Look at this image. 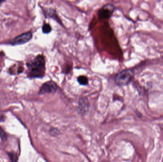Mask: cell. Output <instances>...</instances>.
Listing matches in <instances>:
<instances>
[{
  "label": "cell",
  "mask_w": 163,
  "mask_h": 162,
  "mask_svg": "<svg viewBox=\"0 0 163 162\" xmlns=\"http://www.w3.org/2000/svg\"><path fill=\"white\" fill-rule=\"evenodd\" d=\"M45 59L41 55L36 56L35 59L28 64L29 77H41L45 72Z\"/></svg>",
  "instance_id": "obj_1"
},
{
  "label": "cell",
  "mask_w": 163,
  "mask_h": 162,
  "mask_svg": "<svg viewBox=\"0 0 163 162\" xmlns=\"http://www.w3.org/2000/svg\"><path fill=\"white\" fill-rule=\"evenodd\" d=\"M134 76L135 73L133 70L131 69L125 70L118 73L116 75L115 81L119 86H126L132 81Z\"/></svg>",
  "instance_id": "obj_2"
},
{
  "label": "cell",
  "mask_w": 163,
  "mask_h": 162,
  "mask_svg": "<svg viewBox=\"0 0 163 162\" xmlns=\"http://www.w3.org/2000/svg\"><path fill=\"white\" fill-rule=\"evenodd\" d=\"M115 7L114 5L111 4H107L103 6L99 10L98 15L99 18L102 20L108 19L112 16Z\"/></svg>",
  "instance_id": "obj_3"
},
{
  "label": "cell",
  "mask_w": 163,
  "mask_h": 162,
  "mask_svg": "<svg viewBox=\"0 0 163 162\" xmlns=\"http://www.w3.org/2000/svg\"><path fill=\"white\" fill-rule=\"evenodd\" d=\"M32 37V33L31 32H25L22 34L18 36L17 37H15V38L12 39L11 42V44L14 46L22 45L29 42Z\"/></svg>",
  "instance_id": "obj_4"
},
{
  "label": "cell",
  "mask_w": 163,
  "mask_h": 162,
  "mask_svg": "<svg viewBox=\"0 0 163 162\" xmlns=\"http://www.w3.org/2000/svg\"><path fill=\"white\" fill-rule=\"evenodd\" d=\"M57 89V85L53 81H48L43 84L40 90V94L46 93H53Z\"/></svg>",
  "instance_id": "obj_5"
},
{
  "label": "cell",
  "mask_w": 163,
  "mask_h": 162,
  "mask_svg": "<svg viewBox=\"0 0 163 162\" xmlns=\"http://www.w3.org/2000/svg\"><path fill=\"white\" fill-rule=\"evenodd\" d=\"M45 14L46 15L47 17H48L52 19L54 21H56L57 23H58V24H59L61 26L63 25L62 21L61 20L59 17L58 16L57 13L54 9H47V11H45Z\"/></svg>",
  "instance_id": "obj_6"
},
{
  "label": "cell",
  "mask_w": 163,
  "mask_h": 162,
  "mask_svg": "<svg viewBox=\"0 0 163 162\" xmlns=\"http://www.w3.org/2000/svg\"><path fill=\"white\" fill-rule=\"evenodd\" d=\"M88 102L87 101H85V100H82L79 102V108L81 111L83 113H85L87 110L88 109Z\"/></svg>",
  "instance_id": "obj_7"
},
{
  "label": "cell",
  "mask_w": 163,
  "mask_h": 162,
  "mask_svg": "<svg viewBox=\"0 0 163 162\" xmlns=\"http://www.w3.org/2000/svg\"><path fill=\"white\" fill-rule=\"evenodd\" d=\"M42 32L44 34H49L52 32V27L48 24H45L42 26Z\"/></svg>",
  "instance_id": "obj_8"
},
{
  "label": "cell",
  "mask_w": 163,
  "mask_h": 162,
  "mask_svg": "<svg viewBox=\"0 0 163 162\" xmlns=\"http://www.w3.org/2000/svg\"><path fill=\"white\" fill-rule=\"evenodd\" d=\"M78 81L79 83L82 85H87L88 83V79L85 76H80L78 78Z\"/></svg>",
  "instance_id": "obj_9"
},
{
  "label": "cell",
  "mask_w": 163,
  "mask_h": 162,
  "mask_svg": "<svg viewBox=\"0 0 163 162\" xmlns=\"http://www.w3.org/2000/svg\"><path fill=\"white\" fill-rule=\"evenodd\" d=\"M0 138L3 140H5L7 138V135L5 132L4 131L1 127H0Z\"/></svg>",
  "instance_id": "obj_10"
},
{
  "label": "cell",
  "mask_w": 163,
  "mask_h": 162,
  "mask_svg": "<svg viewBox=\"0 0 163 162\" xmlns=\"http://www.w3.org/2000/svg\"><path fill=\"white\" fill-rule=\"evenodd\" d=\"M2 2V1H1V0H0V4H1V3Z\"/></svg>",
  "instance_id": "obj_11"
},
{
  "label": "cell",
  "mask_w": 163,
  "mask_h": 162,
  "mask_svg": "<svg viewBox=\"0 0 163 162\" xmlns=\"http://www.w3.org/2000/svg\"><path fill=\"white\" fill-rule=\"evenodd\" d=\"M1 1H4V0H1Z\"/></svg>",
  "instance_id": "obj_12"
}]
</instances>
